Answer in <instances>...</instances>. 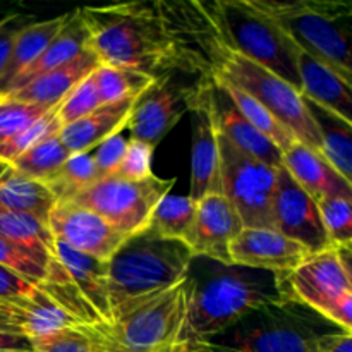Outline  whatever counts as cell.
I'll use <instances>...</instances> for the list:
<instances>
[{"instance_id": "6da1fadb", "label": "cell", "mask_w": 352, "mask_h": 352, "mask_svg": "<svg viewBox=\"0 0 352 352\" xmlns=\"http://www.w3.org/2000/svg\"><path fill=\"white\" fill-rule=\"evenodd\" d=\"M186 342L205 344L263 306L292 299L284 274L195 256L186 275Z\"/></svg>"}, {"instance_id": "7a4b0ae2", "label": "cell", "mask_w": 352, "mask_h": 352, "mask_svg": "<svg viewBox=\"0 0 352 352\" xmlns=\"http://www.w3.org/2000/svg\"><path fill=\"white\" fill-rule=\"evenodd\" d=\"M89 48L100 64L136 69L151 76L177 72V58L155 2L81 7Z\"/></svg>"}, {"instance_id": "3957f363", "label": "cell", "mask_w": 352, "mask_h": 352, "mask_svg": "<svg viewBox=\"0 0 352 352\" xmlns=\"http://www.w3.org/2000/svg\"><path fill=\"white\" fill-rule=\"evenodd\" d=\"M192 258L186 244L160 239L148 230L131 236L107 263L112 318L184 280Z\"/></svg>"}, {"instance_id": "277c9868", "label": "cell", "mask_w": 352, "mask_h": 352, "mask_svg": "<svg viewBox=\"0 0 352 352\" xmlns=\"http://www.w3.org/2000/svg\"><path fill=\"white\" fill-rule=\"evenodd\" d=\"M275 21L299 52L352 82V6L332 0H251Z\"/></svg>"}, {"instance_id": "5b68a950", "label": "cell", "mask_w": 352, "mask_h": 352, "mask_svg": "<svg viewBox=\"0 0 352 352\" xmlns=\"http://www.w3.org/2000/svg\"><path fill=\"white\" fill-rule=\"evenodd\" d=\"M339 330L302 302L285 299L250 313L205 346L213 352H318L320 337Z\"/></svg>"}, {"instance_id": "8992f818", "label": "cell", "mask_w": 352, "mask_h": 352, "mask_svg": "<svg viewBox=\"0 0 352 352\" xmlns=\"http://www.w3.org/2000/svg\"><path fill=\"white\" fill-rule=\"evenodd\" d=\"M186 278L136 306L110 325H95L103 352H182L186 342Z\"/></svg>"}, {"instance_id": "52a82bcc", "label": "cell", "mask_w": 352, "mask_h": 352, "mask_svg": "<svg viewBox=\"0 0 352 352\" xmlns=\"http://www.w3.org/2000/svg\"><path fill=\"white\" fill-rule=\"evenodd\" d=\"M219 10L234 52L299 89L301 52L272 17L251 0H219Z\"/></svg>"}, {"instance_id": "ba28073f", "label": "cell", "mask_w": 352, "mask_h": 352, "mask_svg": "<svg viewBox=\"0 0 352 352\" xmlns=\"http://www.w3.org/2000/svg\"><path fill=\"white\" fill-rule=\"evenodd\" d=\"M212 78L223 79L253 96L296 138V141L322 155L318 131L298 88L261 65L244 58L232 48L226 52Z\"/></svg>"}, {"instance_id": "9c48e42d", "label": "cell", "mask_w": 352, "mask_h": 352, "mask_svg": "<svg viewBox=\"0 0 352 352\" xmlns=\"http://www.w3.org/2000/svg\"><path fill=\"white\" fill-rule=\"evenodd\" d=\"M277 170L237 150L219 133L220 192L236 208L244 229H274Z\"/></svg>"}, {"instance_id": "30bf717a", "label": "cell", "mask_w": 352, "mask_h": 352, "mask_svg": "<svg viewBox=\"0 0 352 352\" xmlns=\"http://www.w3.org/2000/svg\"><path fill=\"white\" fill-rule=\"evenodd\" d=\"M175 186V179L157 175L144 181H129L119 175L100 177L69 203L93 210L127 237L148 229L155 206Z\"/></svg>"}, {"instance_id": "8fae6325", "label": "cell", "mask_w": 352, "mask_h": 352, "mask_svg": "<svg viewBox=\"0 0 352 352\" xmlns=\"http://www.w3.org/2000/svg\"><path fill=\"white\" fill-rule=\"evenodd\" d=\"M284 277L292 299L352 333V274L342 267L336 248L311 254Z\"/></svg>"}, {"instance_id": "7c38bea8", "label": "cell", "mask_w": 352, "mask_h": 352, "mask_svg": "<svg viewBox=\"0 0 352 352\" xmlns=\"http://www.w3.org/2000/svg\"><path fill=\"white\" fill-rule=\"evenodd\" d=\"M191 113V188L195 203L210 192H220L219 181V129L213 105V78H199L192 85L188 100Z\"/></svg>"}, {"instance_id": "4fadbf2b", "label": "cell", "mask_w": 352, "mask_h": 352, "mask_svg": "<svg viewBox=\"0 0 352 352\" xmlns=\"http://www.w3.org/2000/svg\"><path fill=\"white\" fill-rule=\"evenodd\" d=\"M272 215H274V229L277 232L301 244L311 254L333 248L322 222L316 201L291 177L284 167H278L277 170Z\"/></svg>"}, {"instance_id": "5bb4252c", "label": "cell", "mask_w": 352, "mask_h": 352, "mask_svg": "<svg viewBox=\"0 0 352 352\" xmlns=\"http://www.w3.org/2000/svg\"><path fill=\"white\" fill-rule=\"evenodd\" d=\"M191 89L192 86L184 88L175 81V72L157 76L153 85L134 103L127 122V129L133 136L131 140L157 148L188 112Z\"/></svg>"}, {"instance_id": "9a60e30c", "label": "cell", "mask_w": 352, "mask_h": 352, "mask_svg": "<svg viewBox=\"0 0 352 352\" xmlns=\"http://www.w3.org/2000/svg\"><path fill=\"white\" fill-rule=\"evenodd\" d=\"M48 227L55 241L105 263L129 239L98 213L69 201L57 203L52 208Z\"/></svg>"}, {"instance_id": "2e32d148", "label": "cell", "mask_w": 352, "mask_h": 352, "mask_svg": "<svg viewBox=\"0 0 352 352\" xmlns=\"http://www.w3.org/2000/svg\"><path fill=\"white\" fill-rule=\"evenodd\" d=\"M243 229V222L229 199L222 192H210L196 203L195 226L188 248L192 256L230 263V243Z\"/></svg>"}, {"instance_id": "e0dca14e", "label": "cell", "mask_w": 352, "mask_h": 352, "mask_svg": "<svg viewBox=\"0 0 352 352\" xmlns=\"http://www.w3.org/2000/svg\"><path fill=\"white\" fill-rule=\"evenodd\" d=\"M311 256L306 248L275 229H243L230 243V263L289 274Z\"/></svg>"}, {"instance_id": "ac0fdd59", "label": "cell", "mask_w": 352, "mask_h": 352, "mask_svg": "<svg viewBox=\"0 0 352 352\" xmlns=\"http://www.w3.org/2000/svg\"><path fill=\"white\" fill-rule=\"evenodd\" d=\"M282 167L315 201L333 196L352 198V182L346 181L322 155L299 141L282 153Z\"/></svg>"}, {"instance_id": "d6986e66", "label": "cell", "mask_w": 352, "mask_h": 352, "mask_svg": "<svg viewBox=\"0 0 352 352\" xmlns=\"http://www.w3.org/2000/svg\"><path fill=\"white\" fill-rule=\"evenodd\" d=\"M55 258L65 268L74 287L96 316L100 325H110L113 318L110 309L105 261L78 253L60 241H55Z\"/></svg>"}, {"instance_id": "ffe728a7", "label": "cell", "mask_w": 352, "mask_h": 352, "mask_svg": "<svg viewBox=\"0 0 352 352\" xmlns=\"http://www.w3.org/2000/svg\"><path fill=\"white\" fill-rule=\"evenodd\" d=\"M136 100L138 98H131L116 103H105L82 119L62 127L58 138L71 151V155L89 153L105 140L126 129Z\"/></svg>"}, {"instance_id": "44dd1931", "label": "cell", "mask_w": 352, "mask_h": 352, "mask_svg": "<svg viewBox=\"0 0 352 352\" xmlns=\"http://www.w3.org/2000/svg\"><path fill=\"white\" fill-rule=\"evenodd\" d=\"M100 65L98 57L91 48L74 57L72 60L65 62L64 65L52 69L45 74L38 76L28 85L14 89L9 95L23 100V102L34 103V105L55 107L79 85L85 78H88L93 71Z\"/></svg>"}, {"instance_id": "7402d4cb", "label": "cell", "mask_w": 352, "mask_h": 352, "mask_svg": "<svg viewBox=\"0 0 352 352\" xmlns=\"http://www.w3.org/2000/svg\"><path fill=\"white\" fill-rule=\"evenodd\" d=\"M213 105H215L217 129L226 140H229L237 150L250 157L270 165L282 167V153L274 143L261 136L234 107L227 93L213 81Z\"/></svg>"}, {"instance_id": "603a6c76", "label": "cell", "mask_w": 352, "mask_h": 352, "mask_svg": "<svg viewBox=\"0 0 352 352\" xmlns=\"http://www.w3.org/2000/svg\"><path fill=\"white\" fill-rule=\"evenodd\" d=\"M298 72L299 89L305 98L337 113L347 122H352L351 82H347L336 71L302 52L298 58Z\"/></svg>"}, {"instance_id": "cb8c5ba5", "label": "cell", "mask_w": 352, "mask_h": 352, "mask_svg": "<svg viewBox=\"0 0 352 352\" xmlns=\"http://www.w3.org/2000/svg\"><path fill=\"white\" fill-rule=\"evenodd\" d=\"M88 47L89 33L88 28H86L85 17H82V10L81 7H79V9L69 12L64 26L58 30V33L55 34L54 38H52L50 43L47 45V48L40 54V57H38L26 71L21 72L3 93L14 91V89L21 88V86L33 81L38 76L45 74V72L52 71V69L58 67V65H64L65 62L78 57V55L81 54V52H85Z\"/></svg>"}, {"instance_id": "d4e9b609", "label": "cell", "mask_w": 352, "mask_h": 352, "mask_svg": "<svg viewBox=\"0 0 352 352\" xmlns=\"http://www.w3.org/2000/svg\"><path fill=\"white\" fill-rule=\"evenodd\" d=\"M306 110L318 131L322 155L346 181L352 182V122L305 98Z\"/></svg>"}, {"instance_id": "484cf974", "label": "cell", "mask_w": 352, "mask_h": 352, "mask_svg": "<svg viewBox=\"0 0 352 352\" xmlns=\"http://www.w3.org/2000/svg\"><path fill=\"white\" fill-rule=\"evenodd\" d=\"M55 205L54 195L43 182L0 164V208L30 213L48 223V215Z\"/></svg>"}, {"instance_id": "4316f807", "label": "cell", "mask_w": 352, "mask_h": 352, "mask_svg": "<svg viewBox=\"0 0 352 352\" xmlns=\"http://www.w3.org/2000/svg\"><path fill=\"white\" fill-rule=\"evenodd\" d=\"M67 16L69 12H65L60 14V16L50 17V19L38 21V23L33 24H24L17 31L16 38H14L12 50H10L9 64H7L2 79H0V93L6 91L10 86V82L40 57V54L47 48L52 38L64 26Z\"/></svg>"}, {"instance_id": "83f0119b", "label": "cell", "mask_w": 352, "mask_h": 352, "mask_svg": "<svg viewBox=\"0 0 352 352\" xmlns=\"http://www.w3.org/2000/svg\"><path fill=\"white\" fill-rule=\"evenodd\" d=\"M0 234L48 267L55 260V237L47 222L30 213L0 208Z\"/></svg>"}, {"instance_id": "f1b7e54d", "label": "cell", "mask_w": 352, "mask_h": 352, "mask_svg": "<svg viewBox=\"0 0 352 352\" xmlns=\"http://www.w3.org/2000/svg\"><path fill=\"white\" fill-rule=\"evenodd\" d=\"M19 309L21 329L30 340L50 336L69 327L81 325L38 285L28 298L12 302Z\"/></svg>"}, {"instance_id": "f546056e", "label": "cell", "mask_w": 352, "mask_h": 352, "mask_svg": "<svg viewBox=\"0 0 352 352\" xmlns=\"http://www.w3.org/2000/svg\"><path fill=\"white\" fill-rule=\"evenodd\" d=\"M195 215L196 203L189 196L168 192L155 206L146 230L160 239L175 241L188 246L195 226Z\"/></svg>"}, {"instance_id": "4dcf8cb0", "label": "cell", "mask_w": 352, "mask_h": 352, "mask_svg": "<svg viewBox=\"0 0 352 352\" xmlns=\"http://www.w3.org/2000/svg\"><path fill=\"white\" fill-rule=\"evenodd\" d=\"M213 81L227 93V96L230 98V102L234 103V107L237 109V112L261 134V136L267 138L270 143H274L275 146L280 150V153L287 151L292 144L296 143V138L272 116L270 112L263 109L253 96H250L248 93H244L243 89L236 88L230 82L223 81V79L213 78Z\"/></svg>"}, {"instance_id": "1f68e13d", "label": "cell", "mask_w": 352, "mask_h": 352, "mask_svg": "<svg viewBox=\"0 0 352 352\" xmlns=\"http://www.w3.org/2000/svg\"><path fill=\"white\" fill-rule=\"evenodd\" d=\"M96 89L102 103H116L122 100L140 98L157 78L143 71L119 65L100 64L93 71Z\"/></svg>"}, {"instance_id": "d6a6232c", "label": "cell", "mask_w": 352, "mask_h": 352, "mask_svg": "<svg viewBox=\"0 0 352 352\" xmlns=\"http://www.w3.org/2000/svg\"><path fill=\"white\" fill-rule=\"evenodd\" d=\"M98 179V168L93 162L91 153H76L71 155L58 172H55L43 184L50 189L55 201L64 203L71 201L76 195L95 184Z\"/></svg>"}, {"instance_id": "836d02e7", "label": "cell", "mask_w": 352, "mask_h": 352, "mask_svg": "<svg viewBox=\"0 0 352 352\" xmlns=\"http://www.w3.org/2000/svg\"><path fill=\"white\" fill-rule=\"evenodd\" d=\"M69 157H71V151L65 148L57 134L24 151L12 164H9V167L26 177L45 182L55 172H58V168L67 162Z\"/></svg>"}, {"instance_id": "e575fe53", "label": "cell", "mask_w": 352, "mask_h": 352, "mask_svg": "<svg viewBox=\"0 0 352 352\" xmlns=\"http://www.w3.org/2000/svg\"><path fill=\"white\" fill-rule=\"evenodd\" d=\"M58 107H60V103L55 105L52 110H48L38 120H34L30 127L21 131L17 136L10 138L6 143L0 144V164H12L17 157H21L24 151L33 148L34 144L41 143V141L48 140L52 136H57L62 127H64L60 119H58Z\"/></svg>"}, {"instance_id": "d590c367", "label": "cell", "mask_w": 352, "mask_h": 352, "mask_svg": "<svg viewBox=\"0 0 352 352\" xmlns=\"http://www.w3.org/2000/svg\"><path fill=\"white\" fill-rule=\"evenodd\" d=\"M34 352H103L93 327L76 325L30 340Z\"/></svg>"}, {"instance_id": "8d00e7d4", "label": "cell", "mask_w": 352, "mask_h": 352, "mask_svg": "<svg viewBox=\"0 0 352 352\" xmlns=\"http://www.w3.org/2000/svg\"><path fill=\"white\" fill-rule=\"evenodd\" d=\"M54 107L23 102L9 93H0V144L17 136Z\"/></svg>"}, {"instance_id": "74e56055", "label": "cell", "mask_w": 352, "mask_h": 352, "mask_svg": "<svg viewBox=\"0 0 352 352\" xmlns=\"http://www.w3.org/2000/svg\"><path fill=\"white\" fill-rule=\"evenodd\" d=\"M316 205L332 246H352V198L333 196Z\"/></svg>"}, {"instance_id": "f35d334b", "label": "cell", "mask_w": 352, "mask_h": 352, "mask_svg": "<svg viewBox=\"0 0 352 352\" xmlns=\"http://www.w3.org/2000/svg\"><path fill=\"white\" fill-rule=\"evenodd\" d=\"M102 100H100L98 89H96L95 78L93 72L88 78L82 79L67 96L60 102L58 107V119H60L62 126L76 122V120L82 119L85 116L91 113L98 107H102Z\"/></svg>"}, {"instance_id": "ab89813d", "label": "cell", "mask_w": 352, "mask_h": 352, "mask_svg": "<svg viewBox=\"0 0 352 352\" xmlns=\"http://www.w3.org/2000/svg\"><path fill=\"white\" fill-rule=\"evenodd\" d=\"M0 265L16 272L33 284L40 285L47 280L48 267H45L33 254L3 237L2 234H0Z\"/></svg>"}, {"instance_id": "60d3db41", "label": "cell", "mask_w": 352, "mask_h": 352, "mask_svg": "<svg viewBox=\"0 0 352 352\" xmlns=\"http://www.w3.org/2000/svg\"><path fill=\"white\" fill-rule=\"evenodd\" d=\"M153 151L155 148L143 143V141H127L126 153H124L122 162H120L119 168H117V172L113 175L129 179V181H144V179L155 175L153 170H151Z\"/></svg>"}, {"instance_id": "b9f144b4", "label": "cell", "mask_w": 352, "mask_h": 352, "mask_svg": "<svg viewBox=\"0 0 352 352\" xmlns=\"http://www.w3.org/2000/svg\"><path fill=\"white\" fill-rule=\"evenodd\" d=\"M126 148L127 141L122 138V133H119L116 134V136L105 140L102 144H98V146L93 150L91 157L96 168H98L100 177H107V175L116 174L120 162H122L124 153H126Z\"/></svg>"}, {"instance_id": "7bdbcfd3", "label": "cell", "mask_w": 352, "mask_h": 352, "mask_svg": "<svg viewBox=\"0 0 352 352\" xmlns=\"http://www.w3.org/2000/svg\"><path fill=\"white\" fill-rule=\"evenodd\" d=\"M38 284H33L28 278L21 277L16 272L0 265V302H16L19 299L28 298Z\"/></svg>"}, {"instance_id": "ee69618b", "label": "cell", "mask_w": 352, "mask_h": 352, "mask_svg": "<svg viewBox=\"0 0 352 352\" xmlns=\"http://www.w3.org/2000/svg\"><path fill=\"white\" fill-rule=\"evenodd\" d=\"M24 26V21L21 23L19 14H9V16L0 19V79L6 72L7 64H9L10 50H12L14 38L17 31Z\"/></svg>"}, {"instance_id": "f6af8a7d", "label": "cell", "mask_w": 352, "mask_h": 352, "mask_svg": "<svg viewBox=\"0 0 352 352\" xmlns=\"http://www.w3.org/2000/svg\"><path fill=\"white\" fill-rule=\"evenodd\" d=\"M318 352H352V333L330 332L320 337Z\"/></svg>"}, {"instance_id": "bcb514c9", "label": "cell", "mask_w": 352, "mask_h": 352, "mask_svg": "<svg viewBox=\"0 0 352 352\" xmlns=\"http://www.w3.org/2000/svg\"><path fill=\"white\" fill-rule=\"evenodd\" d=\"M0 332L23 333L19 309L10 302H0Z\"/></svg>"}, {"instance_id": "7dc6e473", "label": "cell", "mask_w": 352, "mask_h": 352, "mask_svg": "<svg viewBox=\"0 0 352 352\" xmlns=\"http://www.w3.org/2000/svg\"><path fill=\"white\" fill-rule=\"evenodd\" d=\"M0 351H33V347L23 333L0 332Z\"/></svg>"}, {"instance_id": "c3c4849f", "label": "cell", "mask_w": 352, "mask_h": 352, "mask_svg": "<svg viewBox=\"0 0 352 352\" xmlns=\"http://www.w3.org/2000/svg\"><path fill=\"white\" fill-rule=\"evenodd\" d=\"M182 352H213L210 347H206L205 344H198V346H189L188 349H184Z\"/></svg>"}, {"instance_id": "681fc988", "label": "cell", "mask_w": 352, "mask_h": 352, "mask_svg": "<svg viewBox=\"0 0 352 352\" xmlns=\"http://www.w3.org/2000/svg\"><path fill=\"white\" fill-rule=\"evenodd\" d=\"M0 352H34V351H0Z\"/></svg>"}]
</instances>
